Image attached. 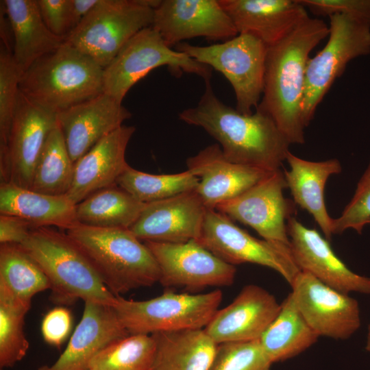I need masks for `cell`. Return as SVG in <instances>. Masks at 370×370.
<instances>
[{"mask_svg": "<svg viewBox=\"0 0 370 370\" xmlns=\"http://www.w3.org/2000/svg\"><path fill=\"white\" fill-rule=\"evenodd\" d=\"M183 122L203 128L216 139L229 161L268 171L280 169L291 143L275 123L256 110L243 114L223 103L210 80L199 102L179 113Z\"/></svg>", "mask_w": 370, "mask_h": 370, "instance_id": "cell-1", "label": "cell"}, {"mask_svg": "<svg viewBox=\"0 0 370 370\" xmlns=\"http://www.w3.org/2000/svg\"><path fill=\"white\" fill-rule=\"evenodd\" d=\"M328 34L329 26L323 20L309 16L267 47L264 89L256 110L270 116L291 145L305 142L302 101L306 66L310 52Z\"/></svg>", "mask_w": 370, "mask_h": 370, "instance_id": "cell-2", "label": "cell"}, {"mask_svg": "<svg viewBox=\"0 0 370 370\" xmlns=\"http://www.w3.org/2000/svg\"><path fill=\"white\" fill-rule=\"evenodd\" d=\"M65 232L115 296L159 282L160 270L153 256L129 229L77 223Z\"/></svg>", "mask_w": 370, "mask_h": 370, "instance_id": "cell-3", "label": "cell"}, {"mask_svg": "<svg viewBox=\"0 0 370 370\" xmlns=\"http://www.w3.org/2000/svg\"><path fill=\"white\" fill-rule=\"evenodd\" d=\"M103 68L64 42L35 61L22 75L19 90L58 114L102 93Z\"/></svg>", "mask_w": 370, "mask_h": 370, "instance_id": "cell-4", "label": "cell"}, {"mask_svg": "<svg viewBox=\"0 0 370 370\" xmlns=\"http://www.w3.org/2000/svg\"><path fill=\"white\" fill-rule=\"evenodd\" d=\"M21 245L49 279L52 302L69 305L80 299L112 306L114 304L116 296L66 232L51 227H37Z\"/></svg>", "mask_w": 370, "mask_h": 370, "instance_id": "cell-5", "label": "cell"}, {"mask_svg": "<svg viewBox=\"0 0 370 370\" xmlns=\"http://www.w3.org/2000/svg\"><path fill=\"white\" fill-rule=\"evenodd\" d=\"M159 2L99 0L64 41L104 69L131 38L152 25Z\"/></svg>", "mask_w": 370, "mask_h": 370, "instance_id": "cell-6", "label": "cell"}, {"mask_svg": "<svg viewBox=\"0 0 370 370\" xmlns=\"http://www.w3.org/2000/svg\"><path fill=\"white\" fill-rule=\"evenodd\" d=\"M223 299L220 290L206 293H176L166 291L143 301L116 296L112 306L130 334L204 329Z\"/></svg>", "mask_w": 370, "mask_h": 370, "instance_id": "cell-7", "label": "cell"}, {"mask_svg": "<svg viewBox=\"0 0 370 370\" xmlns=\"http://www.w3.org/2000/svg\"><path fill=\"white\" fill-rule=\"evenodd\" d=\"M162 66L177 77L183 73L196 75L204 82L212 77V68L173 50L151 26L131 38L103 69V93L122 103L136 82Z\"/></svg>", "mask_w": 370, "mask_h": 370, "instance_id": "cell-8", "label": "cell"}, {"mask_svg": "<svg viewBox=\"0 0 370 370\" xmlns=\"http://www.w3.org/2000/svg\"><path fill=\"white\" fill-rule=\"evenodd\" d=\"M175 50L221 72L232 85L236 109L253 113L264 89L267 47L257 38L238 34L221 43L198 46L182 42Z\"/></svg>", "mask_w": 370, "mask_h": 370, "instance_id": "cell-9", "label": "cell"}, {"mask_svg": "<svg viewBox=\"0 0 370 370\" xmlns=\"http://www.w3.org/2000/svg\"><path fill=\"white\" fill-rule=\"evenodd\" d=\"M328 40L310 58L306 70L302 116L307 127L317 108L347 64L370 53V23L344 14L329 16Z\"/></svg>", "mask_w": 370, "mask_h": 370, "instance_id": "cell-10", "label": "cell"}, {"mask_svg": "<svg viewBox=\"0 0 370 370\" xmlns=\"http://www.w3.org/2000/svg\"><path fill=\"white\" fill-rule=\"evenodd\" d=\"M196 241L227 264L252 263L270 268L290 285L300 271L290 250L252 236L215 209L207 208Z\"/></svg>", "mask_w": 370, "mask_h": 370, "instance_id": "cell-11", "label": "cell"}, {"mask_svg": "<svg viewBox=\"0 0 370 370\" xmlns=\"http://www.w3.org/2000/svg\"><path fill=\"white\" fill-rule=\"evenodd\" d=\"M287 184L278 169L215 210L253 228L262 238L290 250L287 221L296 212L295 203L285 198Z\"/></svg>", "mask_w": 370, "mask_h": 370, "instance_id": "cell-12", "label": "cell"}, {"mask_svg": "<svg viewBox=\"0 0 370 370\" xmlns=\"http://www.w3.org/2000/svg\"><path fill=\"white\" fill-rule=\"evenodd\" d=\"M57 124L56 113L19 90L8 143L0 148L1 183L30 188L36 162Z\"/></svg>", "mask_w": 370, "mask_h": 370, "instance_id": "cell-13", "label": "cell"}, {"mask_svg": "<svg viewBox=\"0 0 370 370\" xmlns=\"http://www.w3.org/2000/svg\"><path fill=\"white\" fill-rule=\"evenodd\" d=\"M144 243L158 264L159 282L164 287L195 292L208 287L231 286L235 280V266L223 262L195 240L180 243Z\"/></svg>", "mask_w": 370, "mask_h": 370, "instance_id": "cell-14", "label": "cell"}, {"mask_svg": "<svg viewBox=\"0 0 370 370\" xmlns=\"http://www.w3.org/2000/svg\"><path fill=\"white\" fill-rule=\"evenodd\" d=\"M294 301L319 336L346 340L360 328V313L356 299L300 271L290 285Z\"/></svg>", "mask_w": 370, "mask_h": 370, "instance_id": "cell-15", "label": "cell"}, {"mask_svg": "<svg viewBox=\"0 0 370 370\" xmlns=\"http://www.w3.org/2000/svg\"><path fill=\"white\" fill-rule=\"evenodd\" d=\"M151 27L171 47L195 37L225 41L238 34L219 0H160Z\"/></svg>", "mask_w": 370, "mask_h": 370, "instance_id": "cell-16", "label": "cell"}, {"mask_svg": "<svg viewBox=\"0 0 370 370\" xmlns=\"http://www.w3.org/2000/svg\"><path fill=\"white\" fill-rule=\"evenodd\" d=\"M287 232L291 253L300 271L340 292L370 295V277L360 275L347 267L318 231L292 217L287 221Z\"/></svg>", "mask_w": 370, "mask_h": 370, "instance_id": "cell-17", "label": "cell"}, {"mask_svg": "<svg viewBox=\"0 0 370 370\" xmlns=\"http://www.w3.org/2000/svg\"><path fill=\"white\" fill-rule=\"evenodd\" d=\"M206 207L195 190L146 203L129 229L140 241L167 243L197 240Z\"/></svg>", "mask_w": 370, "mask_h": 370, "instance_id": "cell-18", "label": "cell"}, {"mask_svg": "<svg viewBox=\"0 0 370 370\" xmlns=\"http://www.w3.org/2000/svg\"><path fill=\"white\" fill-rule=\"evenodd\" d=\"M280 310L273 295L258 285L248 284L229 305L216 312L204 330L217 345L260 339Z\"/></svg>", "mask_w": 370, "mask_h": 370, "instance_id": "cell-19", "label": "cell"}, {"mask_svg": "<svg viewBox=\"0 0 370 370\" xmlns=\"http://www.w3.org/2000/svg\"><path fill=\"white\" fill-rule=\"evenodd\" d=\"M131 116L121 103L106 93L59 112L58 123L73 162L75 163Z\"/></svg>", "mask_w": 370, "mask_h": 370, "instance_id": "cell-20", "label": "cell"}, {"mask_svg": "<svg viewBox=\"0 0 370 370\" xmlns=\"http://www.w3.org/2000/svg\"><path fill=\"white\" fill-rule=\"evenodd\" d=\"M187 170L199 178L195 189L208 209L232 199L270 173L227 160L219 144L207 146L186 160Z\"/></svg>", "mask_w": 370, "mask_h": 370, "instance_id": "cell-21", "label": "cell"}, {"mask_svg": "<svg viewBox=\"0 0 370 370\" xmlns=\"http://www.w3.org/2000/svg\"><path fill=\"white\" fill-rule=\"evenodd\" d=\"M129 335L112 306L86 301L81 321L65 350L53 365L38 370H88L98 353Z\"/></svg>", "mask_w": 370, "mask_h": 370, "instance_id": "cell-22", "label": "cell"}, {"mask_svg": "<svg viewBox=\"0 0 370 370\" xmlns=\"http://www.w3.org/2000/svg\"><path fill=\"white\" fill-rule=\"evenodd\" d=\"M238 34H250L267 47L309 17L297 0H219Z\"/></svg>", "mask_w": 370, "mask_h": 370, "instance_id": "cell-23", "label": "cell"}, {"mask_svg": "<svg viewBox=\"0 0 370 370\" xmlns=\"http://www.w3.org/2000/svg\"><path fill=\"white\" fill-rule=\"evenodd\" d=\"M135 131V127L123 125L75 163L72 184L66 195L75 204L97 190L116 184L128 164L125 151Z\"/></svg>", "mask_w": 370, "mask_h": 370, "instance_id": "cell-24", "label": "cell"}, {"mask_svg": "<svg viewBox=\"0 0 370 370\" xmlns=\"http://www.w3.org/2000/svg\"><path fill=\"white\" fill-rule=\"evenodd\" d=\"M286 161L290 169L286 170L284 174L293 201L312 216L325 238L330 240L333 235V219L326 209L324 191L329 177L341 172V162L336 158L310 161L291 151Z\"/></svg>", "mask_w": 370, "mask_h": 370, "instance_id": "cell-25", "label": "cell"}, {"mask_svg": "<svg viewBox=\"0 0 370 370\" xmlns=\"http://www.w3.org/2000/svg\"><path fill=\"white\" fill-rule=\"evenodd\" d=\"M0 214L21 218L34 228L66 230L77 223L76 204L66 195H49L9 183L0 184Z\"/></svg>", "mask_w": 370, "mask_h": 370, "instance_id": "cell-26", "label": "cell"}, {"mask_svg": "<svg viewBox=\"0 0 370 370\" xmlns=\"http://www.w3.org/2000/svg\"><path fill=\"white\" fill-rule=\"evenodd\" d=\"M2 2L13 33V58L23 74L38 59L59 48L64 39L47 27L36 0Z\"/></svg>", "mask_w": 370, "mask_h": 370, "instance_id": "cell-27", "label": "cell"}, {"mask_svg": "<svg viewBox=\"0 0 370 370\" xmlns=\"http://www.w3.org/2000/svg\"><path fill=\"white\" fill-rule=\"evenodd\" d=\"M156 343L153 370H209L217 344L204 329L151 334Z\"/></svg>", "mask_w": 370, "mask_h": 370, "instance_id": "cell-28", "label": "cell"}, {"mask_svg": "<svg viewBox=\"0 0 370 370\" xmlns=\"http://www.w3.org/2000/svg\"><path fill=\"white\" fill-rule=\"evenodd\" d=\"M50 288L41 267L21 245H0V299L30 309L33 297Z\"/></svg>", "mask_w": 370, "mask_h": 370, "instance_id": "cell-29", "label": "cell"}, {"mask_svg": "<svg viewBox=\"0 0 370 370\" xmlns=\"http://www.w3.org/2000/svg\"><path fill=\"white\" fill-rule=\"evenodd\" d=\"M298 309L291 293L280 304V310L260 338L273 364L302 353L319 338Z\"/></svg>", "mask_w": 370, "mask_h": 370, "instance_id": "cell-30", "label": "cell"}, {"mask_svg": "<svg viewBox=\"0 0 370 370\" xmlns=\"http://www.w3.org/2000/svg\"><path fill=\"white\" fill-rule=\"evenodd\" d=\"M144 205L116 184L97 190L77 204L76 219L87 226L130 229Z\"/></svg>", "mask_w": 370, "mask_h": 370, "instance_id": "cell-31", "label": "cell"}, {"mask_svg": "<svg viewBox=\"0 0 370 370\" xmlns=\"http://www.w3.org/2000/svg\"><path fill=\"white\" fill-rule=\"evenodd\" d=\"M74 165L58 123L36 162L29 189L49 195H66L72 184Z\"/></svg>", "mask_w": 370, "mask_h": 370, "instance_id": "cell-32", "label": "cell"}, {"mask_svg": "<svg viewBox=\"0 0 370 370\" xmlns=\"http://www.w3.org/2000/svg\"><path fill=\"white\" fill-rule=\"evenodd\" d=\"M199 178L190 171L174 174L153 175L127 164L116 181V185L138 201L146 204L165 199L195 190Z\"/></svg>", "mask_w": 370, "mask_h": 370, "instance_id": "cell-33", "label": "cell"}, {"mask_svg": "<svg viewBox=\"0 0 370 370\" xmlns=\"http://www.w3.org/2000/svg\"><path fill=\"white\" fill-rule=\"evenodd\" d=\"M155 352L151 335L130 334L98 353L88 370H153Z\"/></svg>", "mask_w": 370, "mask_h": 370, "instance_id": "cell-34", "label": "cell"}, {"mask_svg": "<svg viewBox=\"0 0 370 370\" xmlns=\"http://www.w3.org/2000/svg\"><path fill=\"white\" fill-rule=\"evenodd\" d=\"M29 309L16 303L0 299V367H12L29 349L24 332L25 318Z\"/></svg>", "mask_w": 370, "mask_h": 370, "instance_id": "cell-35", "label": "cell"}, {"mask_svg": "<svg viewBox=\"0 0 370 370\" xmlns=\"http://www.w3.org/2000/svg\"><path fill=\"white\" fill-rule=\"evenodd\" d=\"M272 362L260 339L217 345L209 370H270Z\"/></svg>", "mask_w": 370, "mask_h": 370, "instance_id": "cell-36", "label": "cell"}, {"mask_svg": "<svg viewBox=\"0 0 370 370\" xmlns=\"http://www.w3.org/2000/svg\"><path fill=\"white\" fill-rule=\"evenodd\" d=\"M7 46L0 50V148L8 143L22 75Z\"/></svg>", "mask_w": 370, "mask_h": 370, "instance_id": "cell-37", "label": "cell"}, {"mask_svg": "<svg viewBox=\"0 0 370 370\" xmlns=\"http://www.w3.org/2000/svg\"><path fill=\"white\" fill-rule=\"evenodd\" d=\"M370 221V161L359 180L355 193L341 215L333 219L332 234L352 229L361 234Z\"/></svg>", "mask_w": 370, "mask_h": 370, "instance_id": "cell-38", "label": "cell"}, {"mask_svg": "<svg viewBox=\"0 0 370 370\" xmlns=\"http://www.w3.org/2000/svg\"><path fill=\"white\" fill-rule=\"evenodd\" d=\"M318 16L344 14L370 23V0H297Z\"/></svg>", "mask_w": 370, "mask_h": 370, "instance_id": "cell-39", "label": "cell"}, {"mask_svg": "<svg viewBox=\"0 0 370 370\" xmlns=\"http://www.w3.org/2000/svg\"><path fill=\"white\" fill-rule=\"evenodd\" d=\"M71 326L70 311L64 307H56L44 317L41 323L42 336L48 344L58 347L68 337Z\"/></svg>", "mask_w": 370, "mask_h": 370, "instance_id": "cell-40", "label": "cell"}, {"mask_svg": "<svg viewBox=\"0 0 370 370\" xmlns=\"http://www.w3.org/2000/svg\"><path fill=\"white\" fill-rule=\"evenodd\" d=\"M41 17L49 30L59 37L67 35V0H36Z\"/></svg>", "mask_w": 370, "mask_h": 370, "instance_id": "cell-41", "label": "cell"}, {"mask_svg": "<svg viewBox=\"0 0 370 370\" xmlns=\"http://www.w3.org/2000/svg\"><path fill=\"white\" fill-rule=\"evenodd\" d=\"M35 229L26 221L15 216L0 214V243L22 244Z\"/></svg>", "mask_w": 370, "mask_h": 370, "instance_id": "cell-42", "label": "cell"}, {"mask_svg": "<svg viewBox=\"0 0 370 370\" xmlns=\"http://www.w3.org/2000/svg\"><path fill=\"white\" fill-rule=\"evenodd\" d=\"M98 2L99 0H67V35L79 25Z\"/></svg>", "mask_w": 370, "mask_h": 370, "instance_id": "cell-43", "label": "cell"}, {"mask_svg": "<svg viewBox=\"0 0 370 370\" xmlns=\"http://www.w3.org/2000/svg\"><path fill=\"white\" fill-rule=\"evenodd\" d=\"M366 350L370 353V323L368 327V332L367 336V342H366Z\"/></svg>", "mask_w": 370, "mask_h": 370, "instance_id": "cell-44", "label": "cell"}, {"mask_svg": "<svg viewBox=\"0 0 370 370\" xmlns=\"http://www.w3.org/2000/svg\"><path fill=\"white\" fill-rule=\"evenodd\" d=\"M369 224H370V221L369 222Z\"/></svg>", "mask_w": 370, "mask_h": 370, "instance_id": "cell-45", "label": "cell"}]
</instances>
